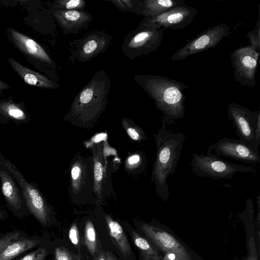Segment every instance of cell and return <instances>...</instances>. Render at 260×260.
Segmentation results:
<instances>
[{
  "label": "cell",
  "mask_w": 260,
  "mask_h": 260,
  "mask_svg": "<svg viewBox=\"0 0 260 260\" xmlns=\"http://www.w3.org/2000/svg\"><path fill=\"white\" fill-rule=\"evenodd\" d=\"M55 260H74L72 253L64 247H56L55 249Z\"/></svg>",
  "instance_id": "4316f807"
},
{
  "label": "cell",
  "mask_w": 260,
  "mask_h": 260,
  "mask_svg": "<svg viewBox=\"0 0 260 260\" xmlns=\"http://www.w3.org/2000/svg\"><path fill=\"white\" fill-rule=\"evenodd\" d=\"M47 254L46 249L41 248L26 255L19 260H44Z\"/></svg>",
  "instance_id": "484cf974"
},
{
  "label": "cell",
  "mask_w": 260,
  "mask_h": 260,
  "mask_svg": "<svg viewBox=\"0 0 260 260\" xmlns=\"http://www.w3.org/2000/svg\"><path fill=\"white\" fill-rule=\"evenodd\" d=\"M80 173V168L78 166H75L72 169L71 175L74 181L76 180Z\"/></svg>",
  "instance_id": "4dcf8cb0"
},
{
  "label": "cell",
  "mask_w": 260,
  "mask_h": 260,
  "mask_svg": "<svg viewBox=\"0 0 260 260\" xmlns=\"http://www.w3.org/2000/svg\"><path fill=\"white\" fill-rule=\"evenodd\" d=\"M132 237L135 245L141 252L143 260H159L158 253L146 239L135 231L133 232Z\"/></svg>",
  "instance_id": "ffe728a7"
},
{
  "label": "cell",
  "mask_w": 260,
  "mask_h": 260,
  "mask_svg": "<svg viewBox=\"0 0 260 260\" xmlns=\"http://www.w3.org/2000/svg\"><path fill=\"white\" fill-rule=\"evenodd\" d=\"M143 1L142 16L153 17L178 6L184 5L183 0H145Z\"/></svg>",
  "instance_id": "2e32d148"
},
{
  "label": "cell",
  "mask_w": 260,
  "mask_h": 260,
  "mask_svg": "<svg viewBox=\"0 0 260 260\" xmlns=\"http://www.w3.org/2000/svg\"><path fill=\"white\" fill-rule=\"evenodd\" d=\"M69 236L71 242L75 245H79L80 238L79 233L76 224H73L71 227Z\"/></svg>",
  "instance_id": "83f0119b"
},
{
  "label": "cell",
  "mask_w": 260,
  "mask_h": 260,
  "mask_svg": "<svg viewBox=\"0 0 260 260\" xmlns=\"http://www.w3.org/2000/svg\"><path fill=\"white\" fill-rule=\"evenodd\" d=\"M106 260H117V258L109 251L105 252Z\"/></svg>",
  "instance_id": "d6a6232c"
},
{
  "label": "cell",
  "mask_w": 260,
  "mask_h": 260,
  "mask_svg": "<svg viewBox=\"0 0 260 260\" xmlns=\"http://www.w3.org/2000/svg\"><path fill=\"white\" fill-rule=\"evenodd\" d=\"M0 180L2 194L9 208L16 212L28 209L22 191L14 178L0 166Z\"/></svg>",
  "instance_id": "9a60e30c"
},
{
  "label": "cell",
  "mask_w": 260,
  "mask_h": 260,
  "mask_svg": "<svg viewBox=\"0 0 260 260\" xmlns=\"http://www.w3.org/2000/svg\"><path fill=\"white\" fill-rule=\"evenodd\" d=\"M106 221L109 234L115 241L120 252L126 257L129 256L130 245L121 226L108 216H106Z\"/></svg>",
  "instance_id": "e0dca14e"
},
{
  "label": "cell",
  "mask_w": 260,
  "mask_h": 260,
  "mask_svg": "<svg viewBox=\"0 0 260 260\" xmlns=\"http://www.w3.org/2000/svg\"><path fill=\"white\" fill-rule=\"evenodd\" d=\"M0 166L5 169L15 180L21 188L29 212L43 225L49 221L50 209L37 185L27 181L9 159L0 152Z\"/></svg>",
  "instance_id": "277c9868"
},
{
  "label": "cell",
  "mask_w": 260,
  "mask_h": 260,
  "mask_svg": "<svg viewBox=\"0 0 260 260\" xmlns=\"http://www.w3.org/2000/svg\"><path fill=\"white\" fill-rule=\"evenodd\" d=\"M228 116L235 126L240 140L258 148L260 144V112L250 110L235 103L228 107Z\"/></svg>",
  "instance_id": "52a82bcc"
},
{
  "label": "cell",
  "mask_w": 260,
  "mask_h": 260,
  "mask_svg": "<svg viewBox=\"0 0 260 260\" xmlns=\"http://www.w3.org/2000/svg\"><path fill=\"white\" fill-rule=\"evenodd\" d=\"M259 52L249 45L233 51L230 55L234 68V78L241 85L253 87L256 84L255 75Z\"/></svg>",
  "instance_id": "8fae6325"
},
{
  "label": "cell",
  "mask_w": 260,
  "mask_h": 260,
  "mask_svg": "<svg viewBox=\"0 0 260 260\" xmlns=\"http://www.w3.org/2000/svg\"><path fill=\"white\" fill-rule=\"evenodd\" d=\"M111 86L107 73L103 69L97 71L75 97L67 117L81 121L97 118L107 105Z\"/></svg>",
  "instance_id": "3957f363"
},
{
  "label": "cell",
  "mask_w": 260,
  "mask_h": 260,
  "mask_svg": "<svg viewBox=\"0 0 260 260\" xmlns=\"http://www.w3.org/2000/svg\"><path fill=\"white\" fill-rule=\"evenodd\" d=\"M36 240L18 238L9 244L0 254V260H11L38 244Z\"/></svg>",
  "instance_id": "ac0fdd59"
},
{
  "label": "cell",
  "mask_w": 260,
  "mask_h": 260,
  "mask_svg": "<svg viewBox=\"0 0 260 260\" xmlns=\"http://www.w3.org/2000/svg\"><path fill=\"white\" fill-rule=\"evenodd\" d=\"M207 153L229 158L254 167L260 164L258 148L240 139L222 138L211 145Z\"/></svg>",
  "instance_id": "9c48e42d"
},
{
  "label": "cell",
  "mask_w": 260,
  "mask_h": 260,
  "mask_svg": "<svg viewBox=\"0 0 260 260\" xmlns=\"http://www.w3.org/2000/svg\"><path fill=\"white\" fill-rule=\"evenodd\" d=\"M85 242L91 254L93 255L97 248L95 230L92 222L87 220L85 226Z\"/></svg>",
  "instance_id": "7402d4cb"
},
{
  "label": "cell",
  "mask_w": 260,
  "mask_h": 260,
  "mask_svg": "<svg viewBox=\"0 0 260 260\" xmlns=\"http://www.w3.org/2000/svg\"><path fill=\"white\" fill-rule=\"evenodd\" d=\"M118 9L142 16L143 1L141 0H108Z\"/></svg>",
  "instance_id": "44dd1931"
},
{
  "label": "cell",
  "mask_w": 260,
  "mask_h": 260,
  "mask_svg": "<svg viewBox=\"0 0 260 260\" xmlns=\"http://www.w3.org/2000/svg\"><path fill=\"white\" fill-rule=\"evenodd\" d=\"M140 160V157L138 155H135L130 157L128 159L129 164H135L138 163Z\"/></svg>",
  "instance_id": "1f68e13d"
},
{
  "label": "cell",
  "mask_w": 260,
  "mask_h": 260,
  "mask_svg": "<svg viewBox=\"0 0 260 260\" xmlns=\"http://www.w3.org/2000/svg\"><path fill=\"white\" fill-rule=\"evenodd\" d=\"M192 171L197 176L213 179H231L237 173L256 174L255 167L237 165L213 155L194 153L190 162Z\"/></svg>",
  "instance_id": "5b68a950"
},
{
  "label": "cell",
  "mask_w": 260,
  "mask_h": 260,
  "mask_svg": "<svg viewBox=\"0 0 260 260\" xmlns=\"http://www.w3.org/2000/svg\"><path fill=\"white\" fill-rule=\"evenodd\" d=\"M133 78L153 100L167 125L185 115L186 97L183 90L189 87L181 82L155 75H136Z\"/></svg>",
  "instance_id": "6da1fadb"
},
{
  "label": "cell",
  "mask_w": 260,
  "mask_h": 260,
  "mask_svg": "<svg viewBox=\"0 0 260 260\" xmlns=\"http://www.w3.org/2000/svg\"><path fill=\"white\" fill-rule=\"evenodd\" d=\"M94 178L96 182H100L103 178V167L101 162L95 160L94 167Z\"/></svg>",
  "instance_id": "f1b7e54d"
},
{
  "label": "cell",
  "mask_w": 260,
  "mask_h": 260,
  "mask_svg": "<svg viewBox=\"0 0 260 260\" xmlns=\"http://www.w3.org/2000/svg\"><path fill=\"white\" fill-rule=\"evenodd\" d=\"M164 29H154L139 24L124 38L121 49L124 55L134 59L157 49L161 44Z\"/></svg>",
  "instance_id": "8992f818"
},
{
  "label": "cell",
  "mask_w": 260,
  "mask_h": 260,
  "mask_svg": "<svg viewBox=\"0 0 260 260\" xmlns=\"http://www.w3.org/2000/svg\"><path fill=\"white\" fill-rule=\"evenodd\" d=\"M15 36L22 48L28 53L48 63L52 62L45 50L35 41L17 32L15 33Z\"/></svg>",
  "instance_id": "d6986e66"
},
{
  "label": "cell",
  "mask_w": 260,
  "mask_h": 260,
  "mask_svg": "<svg viewBox=\"0 0 260 260\" xmlns=\"http://www.w3.org/2000/svg\"><path fill=\"white\" fill-rule=\"evenodd\" d=\"M3 216H4L3 212L0 210V219H2L3 217Z\"/></svg>",
  "instance_id": "d590c367"
},
{
  "label": "cell",
  "mask_w": 260,
  "mask_h": 260,
  "mask_svg": "<svg viewBox=\"0 0 260 260\" xmlns=\"http://www.w3.org/2000/svg\"><path fill=\"white\" fill-rule=\"evenodd\" d=\"M74 260H81V257L80 256H75V259Z\"/></svg>",
  "instance_id": "8d00e7d4"
},
{
  "label": "cell",
  "mask_w": 260,
  "mask_h": 260,
  "mask_svg": "<svg viewBox=\"0 0 260 260\" xmlns=\"http://www.w3.org/2000/svg\"><path fill=\"white\" fill-rule=\"evenodd\" d=\"M19 236V233L15 232L8 233L0 237V254L9 244L17 239Z\"/></svg>",
  "instance_id": "d4e9b609"
},
{
  "label": "cell",
  "mask_w": 260,
  "mask_h": 260,
  "mask_svg": "<svg viewBox=\"0 0 260 260\" xmlns=\"http://www.w3.org/2000/svg\"><path fill=\"white\" fill-rule=\"evenodd\" d=\"M54 5L56 10H80L86 6V3L83 0H58Z\"/></svg>",
  "instance_id": "603a6c76"
},
{
  "label": "cell",
  "mask_w": 260,
  "mask_h": 260,
  "mask_svg": "<svg viewBox=\"0 0 260 260\" xmlns=\"http://www.w3.org/2000/svg\"><path fill=\"white\" fill-rule=\"evenodd\" d=\"M54 15L64 35L76 34L87 28L92 20V16L84 10H56Z\"/></svg>",
  "instance_id": "5bb4252c"
},
{
  "label": "cell",
  "mask_w": 260,
  "mask_h": 260,
  "mask_svg": "<svg viewBox=\"0 0 260 260\" xmlns=\"http://www.w3.org/2000/svg\"><path fill=\"white\" fill-rule=\"evenodd\" d=\"M95 260H106L105 252L103 251H100L96 257Z\"/></svg>",
  "instance_id": "836d02e7"
},
{
  "label": "cell",
  "mask_w": 260,
  "mask_h": 260,
  "mask_svg": "<svg viewBox=\"0 0 260 260\" xmlns=\"http://www.w3.org/2000/svg\"><path fill=\"white\" fill-rule=\"evenodd\" d=\"M230 27L221 23L209 27L197 35L171 56V60H184L193 54L215 47L220 41L229 34Z\"/></svg>",
  "instance_id": "30bf717a"
},
{
  "label": "cell",
  "mask_w": 260,
  "mask_h": 260,
  "mask_svg": "<svg viewBox=\"0 0 260 260\" xmlns=\"http://www.w3.org/2000/svg\"><path fill=\"white\" fill-rule=\"evenodd\" d=\"M112 37L105 30H94L69 42V60L85 62L103 53L110 46Z\"/></svg>",
  "instance_id": "ba28073f"
},
{
  "label": "cell",
  "mask_w": 260,
  "mask_h": 260,
  "mask_svg": "<svg viewBox=\"0 0 260 260\" xmlns=\"http://www.w3.org/2000/svg\"><path fill=\"white\" fill-rule=\"evenodd\" d=\"M154 136L157 155L151 180L155 183L156 194L162 200L167 201L170 196L167 179L176 171L186 136L181 132H173L162 120L160 129Z\"/></svg>",
  "instance_id": "7a4b0ae2"
},
{
  "label": "cell",
  "mask_w": 260,
  "mask_h": 260,
  "mask_svg": "<svg viewBox=\"0 0 260 260\" xmlns=\"http://www.w3.org/2000/svg\"><path fill=\"white\" fill-rule=\"evenodd\" d=\"M127 134L129 137L134 140H138L140 139V135L138 132L133 128L129 127L127 130Z\"/></svg>",
  "instance_id": "f546056e"
},
{
  "label": "cell",
  "mask_w": 260,
  "mask_h": 260,
  "mask_svg": "<svg viewBox=\"0 0 260 260\" xmlns=\"http://www.w3.org/2000/svg\"><path fill=\"white\" fill-rule=\"evenodd\" d=\"M141 229L146 235L160 249L167 252V254H175L176 260H190L185 249L172 235L156 227L146 224H143Z\"/></svg>",
  "instance_id": "4fadbf2b"
},
{
  "label": "cell",
  "mask_w": 260,
  "mask_h": 260,
  "mask_svg": "<svg viewBox=\"0 0 260 260\" xmlns=\"http://www.w3.org/2000/svg\"><path fill=\"white\" fill-rule=\"evenodd\" d=\"M259 5H258V17L254 28L248 32L247 37L249 41V46L254 50L259 52L260 47V16Z\"/></svg>",
  "instance_id": "cb8c5ba5"
},
{
  "label": "cell",
  "mask_w": 260,
  "mask_h": 260,
  "mask_svg": "<svg viewBox=\"0 0 260 260\" xmlns=\"http://www.w3.org/2000/svg\"><path fill=\"white\" fill-rule=\"evenodd\" d=\"M167 257L170 260H176V255L172 253L167 254Z\"/></svg>",
  "instance_id": "e575fe53"
},
{
  "label": "cell",
  "mask_w": 260,
  "mask_h": 260,
  "mask_svg": "<svg viewBox=\"0 0 260 260\" xmlns=\"http://www.w3.org/2000/svg\"><path fill=\"white\" fill-rule=\"evenodd\" d=\"M197 14L195 8L184 4L155 16L144 17L139 24L157 29H182L192 22Z\"/></svg>",
  "instance_id": "7c38bea8"
}]
</instances>
